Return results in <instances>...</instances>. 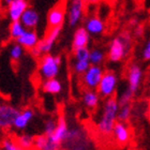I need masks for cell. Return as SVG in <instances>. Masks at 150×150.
<instances>
[{"label": "cell", "instance_id": "2e32d148", "mask_svg": "<svg viewBox=\"0 0 150 150\" xmlns=\"http://www.w3.org/2000/svg\"><path fill=\"white\" fill-rule=\"evenodd\" d=\"M89 40H90V35L86 30V28L85 27L77 28L76 31L74 32V37H73V50H77V48H81V47H87Z\"/></svg>", "mask_w": 150, "mask_h": 150}, {"label": "cell", "instance_id": "f1b7e54d", "mask_svg": "<svg viewBox=\"0 0 150 150\" xmlns=\"http://www.w3.org/2000/svg\"><path fill=\"white\" fill-rule=\"evenodd\" d=\"M10 54H11V57H12L13 60H18L23 55V46L19 45L18 43L14 44V45L11 47Z\"/></svg>", "mask_w": 150, "mask_h": 150}, {"label": "cell", "instance_id": "83f0119b", "mask_svg": "<svg viewBox=\"0 0 150 150\" xmlns=\"http://www.w3.org/2000/svg\"><path fill=\"white\" fill-rule=\"evenodd\" d=\"M1 148L2 150H24L19 147L15 141H13L11 138H4L1 143Z\"/></svg>", "mask_w": 150, "mask_h": 150}, {"label": "cell", "instance_id": "d6a6232c", "mask_svg": "<svg viewBox=\"0 0 150 150\" xmlns=\"http://www.w3.org/2000/svg\"><path fill=\"white\" fill-rule=\"evenodd\" d=\"M143 58L146 61H150V39L147 41V43L143 50Z\"/></svg>", "mask_w": 150, "mask_h": 150}, {"label": "cell", "instance_id": "52a82bcc", "mask_svg": "<svg viewBox=\"0 0 150 150\" xmlns=\"http://www.w3.org/2000/svg\"><path fill=\"white\" fill-rule=\"evenodd\" d=\"M19 110L9 104H0V129L8 130L14 125Z\"/></svg>", "mask_w": 150, "mask_h": 150}, {"label": "cell", "instance_id": "d6986e66", "mask_svg": "<svg viewBox=\"0 0 150 150\" xmlns=\"http://www.w3.org/2000/svg\"><path fill=\"white\" fill-rule=\"evenodd\" d=\"M32 117H33V112L31 110H29V108L24 110L23 112H19L18 116L16 117L13 127H15L16 129H19V130L25 129L29 123V121L32 119Z\"/></svg>", "mask_w": 150, "mask_h": 150}, {"label": "cell", "instance_id": "484cf974", "mask_svg": "<svg viewBox=\"0 0 150 150\" xmlns=\"http://www.w3.org/2000/svg\"><path fill=\"white\" fill-rule=\"evenodd\" d=\"M134 96L135 94L127 88V89L125 90V92L121 93V96L119 97V99H118L119 105L122 106V105H129V104H132V101H133Z\"/></svg>", "mask_w": 150, "mask_h": 150}, {"label": "cell", "instance_id": "ac0fdd59", "mask_svg": "<svg viewBox=\"0 0 150 150\" xmlns=\"http://www.w3.org/2000/svg\"><path fill=\"white\" fill-rule=\"evenodd\" d=\"M83 102L89 110H96L100 103V94L94 90H86L83 94Z\"/></svg>", "mask_w": 150, "mask_h": 150}, {"label": "cell", "instance_id": "f35d334b", "mask_svg": "<svg viewBox=\"0 0 150 150\" xmlns=\"http://www.w3.org/2000/svg\"><path fill=\"white\" fill-rule=\"evenodd\" d=\"M135 1H136V2H138V3H141V2H143L144 0H135Z\"/></svg>", "mask_w": 150, "mask_h": 150}, {"label": "cell", "instance_id": "d4e9b609", "mask_svg": "<svg viewBox=\"0 0 150 150\" xmlns=\"http://www.w3.org/2000/svg\"><path fill=\"white\" fill-rule=\"evenodd\" d=\"M90 67L91 63L89 60H75L73 64V70L76 74L83 75Z\"/></svg>", "mask_w": 150, "mask_h": 150}, {"label": "cell", "instance_id": "74e56055", "mask_svg": "<svg viewBox=\"0 0 150 150\" xmlns=\"http://www.w3.org/2000/svg\"><path fill=\"white\" fill-rule=\"evenodd\" d=\"M147 114H148V117L150 119V100H149V103H148V110H147Z\"/></svg>", "mask_w": 150, "mask_h": 150}, {"label": "cell", "instance_id": "e575fe53", "mask_svg": "<svg viewBox=\"0 0 150 150\" xmlns=\"http://www.w3.org/2000/svg\"><path fill=\"white\" fill-rule=\"evenodd\" d=\"M135 35L136 37H139V35H142V33H143V27H142L141 25H137L136 26V29H135Z\"/></svg>", "mask_w": 150, "mask_h": 150}, {"label": "cell", "instance_id": "8992f818", "mask_svg": "<svg viewBox=\"0 0 150 150\" xmlns=\"http://www.w3.org/2000/svg\"><path fill=\"white\" fill-rule=\"evenodd\" d=\"M67 13V0H60L50 10L47 14V26L54 28L62 26Z\"/></svg>", "mask_w": 150, "mask_h": 150}, {"label": "cell", "instance_id": "7c38bea8", "mask_svg": "<svg viewBox=\"0 0 150 150\" xmlns=\"http://www.w3.org/2000/svg\"><path fill=\"white\" fill-rule=\"evenodd\" d=\"M85 28L91 35H100L105 30V23L99 15H90L85 22Z\"/></svg>", "mask_w": 150, "mask_h": 150}, {"label": "cell", "instance_id": "ffe728a7", "mask_svg": "<svg viewBox=\"0 0 150 150\" xmlns=\"http://www.w3.org/2000/svg\"><path fill=\"white\" fill-rule=\"evenodd\" d=\"M43 90L47 93L57 94L61 91V83L56 78L46 79L43 83Z\"/></svg>", "mask_w": 150, "mask_h": 150}, {"label": "cell", "instance_id": "cb8c5ba5", "mask_svg": "<svg viewBox=\"0 0 150 150\" xmlns=\"http://www.w3.org/2000/svg\"><path fill=\"white\" fill-rule=\"evenodd\" d=\"M132 116V104L129 105H122L119 107L118 112V121L127 122Z\"/></svg>", "mask_w": 150, "mask_h": 150}, {"label": "cell", "instance_id": "d590c367", "mask_svg": "<svg viewBox=\"0 0 150 150\" xmlns=\"http://www.w3.org/2000/svg\"><path fill=\"white\" fill-rule=\"evenodd\" d=\"M31 54H32V55H33V56H35V57H39V56H40V55H41V54H42V53H41V52H40V50H39V48H38V47L35 46V48H32V50H31Z\"/></svg>", "mask_w": 150, "mask_h": 150}, {"label": "cell", "instance_id": "836d02e7", "mask_svg": "<svg viewBox=\"0 0 150 150\" xmlns=\"http://www.w3.org/2000/svg\"><path fill=\"white\" fill-rule=\"evenodd\" d=\"M102 0H84V2L86 6H96V4H99Z\"/></svg>", "mask_w": 150, "mask_h": 150}, {"label": "cell", "instance_id": "7a4b0ae2", "mask_svg": "<svg viewBox=\"0 0 150 150\" xmlns=\"http://www.w3.org/2000/svg\"><path fill=\"white\" fill-rule=\"evenodd\" d=\"M132 46V37L129 32H122V35L112 39L108 47L107 57L112 62H119L130 53Z\"/></svg>", "mask_w": 150, "mask_h": 150}, {"label": "cell", "instance_id": "6da1fadb", "mask_svg": "<svg viewBox=\"0 0 150 150\" xmlns=\"http://www.w3.org/2000/svg\"><path fill=\"white\" fill-rule=\"evenodd\" d=\"M118 99L115 97L108 98L105 100L101 112L100 119L97 123V131L102 137H110L112 134V130L118 121L119 112Z\"/></svg>", "mask_w": 150, "mask_h": 150}, {"label": "cell", "instance_id": "7402d4cb", "mask_svg": "<svg viewBox=\"0 0 150 150\" xmlns=\"http://www.w3.org/2000/svg\"><path fill=\"white\" fill-rule=\"evenodd\" d=\"M26 31V28L24 27L21 21L17 22H12L11 26H10V35L12 39L17 40L18 38H21L23 35V33Z\"/></svg>", "mask_w": 150, "mask_h": 150}, {"label": "cell", "instance_id": "603a6c76", "mask_svg": "<svg viewBox=\"0 0 150 150\" xmlns=\"http://www.w3.org/2000/svg\"><path fill=\"white\" fill-rule=\"evenodd\" d=\"M105 55L101 50L93 48L90 50V55H89V61H90L91 66H100L101 63L104 61Z\"/></svg>", "mask_w": 150, "mask_h": 150}, {"label": "cell", "instance_id": "ba28073f", "mask_svg": "<svg viewBox=\"0 0 150 150\" xmlns=\"http://www.w3.org/2000/svg\"><path fill=\"white\" fill-rule=\"evenodd\" d=\"M112 138L114 142L119 146H125L131 139V129L127 122L117 121L115 128L112 130Z\"/></svg>", "mask_w": 150, "mask_h": 150}, {"label": "cell", "instance_id": "30bf717a", "mask_svg": "<svg viewBox=\"0 0 150 150\" xmlns=\"http://www.w3.org/2000/svg\"><path fill=\"white\" fill-rule=\"evenodd\" d=\"M85 4L84 0H72L69 6L68 12V22L71 27H74L81 22L85 12Z\"/></svg>", "mask_w": 150, "mask_h": 150}, {"label": "cell", "instance_id": "e0dca14e", "mask_svg": "<svg viewBox=\"0 0 150 150\" xmlns=\"http://www.w3.org/2000/svg\"><path fill=\"white\" fill-rule=\"evenodd\" d=\"M39 19H40V17H39V14L37 13V11L28 8L25 11V13L23 14L22 18H21V23L24 25L25 28L33 29L35 27H37Z\"/></svg>", "mask_w": 150, "mask_h": 150}, {"label": "cell", "instance_id": "8d00e7d4", "mask_svg": "<svg viewBox=\"0 0 150 150\" xmlns=\"http://www.w3.org/2000/svg\"><path fill=\"white\" fill-rule=\"evenodd\" d=\"M12 1H13V0H1V2H2L3 6H8V8H9V6L12 3Z\"/></svg>", "mask_w": 150, "mask_h": 150}, {"label": "cell", "instance_id": "9a60e30c", "mask_svg": "<svg viewBox=\"0 0 150 150\" xmlns=\"http://www.w3.org/2000/svg\"><path fill=\"white\" fill-rule=\"evenodd\" d=\"M17 43L19 45H22L23 47H25L27 50H31L32 48H35L37 46L38 44H39V38H38L37 32L33 31L32 29H28V30H26L23 35L21 38L17 39Z\"/></svg>", "mask_w": 150, "mask_h": 150}, {"label": "cell", "instance_id": "9c48e42d", "mask_svg": "<svg viewBox=\"0 0 150 150\" xmlns=\"http://www.w3.org/2000/svg\"><path fill=\"white\" fill-rule=\"evenodd\" d=\"M62 26H58V27H54V28H48L46 31V35L44 37L42 41L39 42L37 47L40 50L42 54H47L50 52V50L53 48L54 44L56 42V40L59 37L60 32H61Z\"/></svg>", "mask_w": 150, "mask_h": 150}, {"label": "cell", "instance_id": "4fadbf2b", "mask_svg": "<svg viewBox=\"0 0 150 150\" xmlns=\"http://www.w3.org/2000/svg\"><path fill=\"white\" fill-rule=\"evenodd\" d=\"M68 134H69V128L67 125V121L63 116H60L58 120H57V128L54 132L53 135H50V137L52 138V141H54L56 144L61 145L63 142L67 141L68 138Z\"/></svg>", "mask_w": 150, "mask_h": 150}, {"label": "cell", "instance_id": "44dd1931", "mask_svg": "<svg viewBox=\"0 0 150 150\" xmlns=\"http://www.w3.org/2000/svg\"><path fill=\"white\" fill-rule=\"evenodd\" d=\"M16 143L18 144L19 147L23 148L24 150H31L32 148L35 147V137L27 134L21 135L17 138Z\"/></svg>", "mask_w": 150, "mask_h": 150}, {"label": "cell", "instance_id": "5bb4252c", "mask_svg": "<svg viewBox=\"0 0 150 150\" xmlns=\"http://www.w3.org/2000/svg\"><path fill=\"white\" fill-rule=\"evenodd\" d=\"M28 9V2L26 0H13L9 6V16L12 22L21 21L23 14Z\"/></svg>", "mask_w": 150, "mask_h": 150}, {"label": "cell", "instance_id": "5b68a950", "mask_svg": "<svg viewBox=\"0 0 150 150\" xmlns=\"http://www.w3.org/2000/svg\"><path fill=\"white\" fill-rule=\"evenodd\" d=\"M104 71L100 66H91L81 76V84L87 90L98 89Z\"/></svg>", "mask_w": 150, "mask_h": 150}, {"label": "cell", "instance_id": "1f68e13d", "mask_svg": "<svg viewBox=\"0 0 150 150\" xmlns=\"http://www.w3.org/2000/svg\"><path fill=\"white\" fill-rule=\"evenodd\" d=\"M60 146L61 145L56 144L54 141H52V138L50 136H47L46 144H45V146H44V148L42 150H60Z\"/></svg>", "mask_w": 150, "mask_h": 150}, {"label": "cell", "instance_id": "4dcf8cb0", "mask_svg": "<svg viewBox=\"0 0 150 150\" xmlns=\"http://www.w3.org/2000/svg\"><path fill=\"white\" fill-rule=\"evenodd\" d=\"M47 135H38L35 137V148L37 150H42L46 144Z\"/></svg>", "mask_w": 150, "mask_h": 150}, {"label": "cell", "instance_id": "8fae6325", "mask_svg": "<svg viewBox=\"0 0 150 150\" xmlns=\"http://www.w3.org/2000/svg\"><path fill=\"white\" fill-rule=\"evenodd\" d=\"M127 78H128V89L135 94L137 92L143 78V70L141 67L135 63L131 64L128 69Z\"/></svg>", "mask_w": 150, "mask_h": 150}, {"label": "cell", "instance_id": "4316f807", "mask_svg": "<svg viewBox=\"0 0 150 150\" xmlns=\"http://www.w3.org/2000/svg\"><path fill=\"white\" fill-rule=\"evenodd\" d=\"M90 50L88 47H81L77 50H74V58L75 60H89Z\"/></svg>", "mask_w": 150, "mask_h": 150}, {"label": "cell", "instance_id": "f546056e", "mask_svg": "<svg viewBox=\"0 0 150 150\" xmlns=\"http://www.w3.org/2000/svg\"><path fill=\"white\" fill-rule=\"evenodd\" d=\"M57 128V121H55L54 119H50L47 120L46 123H45V127H44V131H45V135L47 136H50V135L54 134V132Z\"/></svg>", "mask_w": 150, "mask_h": 150}, {"label": "cell", "instance_id": "3957f363", "mask_svg": "<svg viewBox=\"0 0 150 150\" xmlns=\"http://www.w3.org/2000/svg\"><path fill=\"white\" fill-rule=\"evenodd\" d=\"M61 63L60 57L52 56L50 54L44 55L40 60V64H39V73L43 78L50 79V78H55L59 72V67Z\"/></svg>", "mask_w": 150, "mask_h": 150}, {"label": "cell", "instance_id": "277c9868", "mask_svg": "<svg viewBox=\"0 0 150 150\" xmlns=\"http://www.w3.org/2000/svg\"><path fill=\"white\" fill-rule=\"evenodd\" d=\"M117 85H118V76L116 75V73L112 71H106L104 72L103 77L97 89L98 93L104 99L112 98L117 90Z\"/></svg>", "mask_w": 150, "mask_h": 150}]
</instances>
